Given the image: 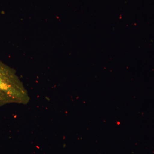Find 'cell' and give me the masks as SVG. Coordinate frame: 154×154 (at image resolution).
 I'll list each match as a JSON object with an SVG mask.
<instances>
[{
	"mask_svg": "<svg viewBox=\"0 0 154 154\" xmlns=\"http://www.w3.org/2000/svg\"><path fill=\"white\" fill-rule=\"evenodd\" d=\"M20 89L14 71L0 61V106L18 101Z\"/></svg>",
	"mask_w": 154,
	"mask_h": 154,
	"instance_id": "obj_1",
	"label": "cell"
}]
</instances>
